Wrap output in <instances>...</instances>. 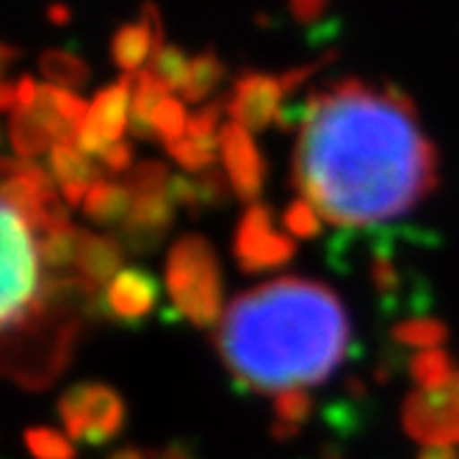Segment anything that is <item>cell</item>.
<instances>
[{
  "mask_svg": "<svg viewBox=\"0 0 459 459\" xmlns=\"http://www.w3.org/2000/svg\"><path fill=\"white\" fill-rule=\"evenodd\" d=\"M293 186L324 221L363 230L412 211L437 186V152L396 86L341 81L305 100Z\"/></svg>",
  "mask_w": 459,
  "mask_h": 459,
  "instance_id": "cell-1",
  "label": "cell"
},
{
  "mask_svg": "<svg viewBox=\"0 0 459 459\" xmlns=\"http://www.w3.org/2000/svg\"><path fill=\"white\" fill-rule=\"evenodd\" d=\"M351 343L349 313L318 280L277 277L227 305L216 349L247 393L305 390L330 379Z\"/></svg>",
  "mask_w": 459,
  "mask_h": 459,
  "instance_id": "cell-2",
  "label": "cell"
},
{
  "mask_svg": "<svg viewBox=\"0 0 459 459\" xmlns=\"http://www.w3.org/2000/svg\"><path fill=\"white\" fill-rule=\"evenodd\" d=\"M435 236H426L423 230H393V227H363V230H346L326 244L330 264L338 272H349L359 266L374 290L379 313L385 318L399 316L404 310H418L429 305V285L420 272L404 269L399 264V255L415 249L420 244H435Z\"/></svg>",
  "mask_w": 459,
  "mask_h": 459,
  "instance_id": "cell-3",
  "label": "cell"
},
{
  "mask_svg": "<svg viewBox=\"0 0 459 459\" xmlns=\"http://www.w3.org/2000/svg\"><path fill=\"white\" fill-rule=\"evenodd\" d=\"M0 236H4V288H0V326L4 338H12L34 316L42 297L39 247L25 216L4 203L0 211Z\"/></svg>",
  "mask_w": 459,
  "mask_h": 459,
  "instance_id": "cell-4",
  "label": "cell"
},
{
  "mask_svg": "<svg viewBox=\"0 0 459 459\" xmlns=\"http://www.w3.org/2000/svg\"><path fill=\"white\" fill-rule=\"evenodd\" d=\"M167 290L178 313L200 330L221 321V269L208 238L183 236L167 257Z\"/></svg>",
  "mask_w": 459,
  "mask_h": 459,
  "instance_id": "cell-5",
  "label": "cell"
},
{
  "mask_svg": "<svg viewBox=\"0 0 459 459\" xmlns=\"http://www.w3.org/2000/svg\"><path fill=\"white\" fill-rule=\"evenodd\" d=\"M58 418L70 440L106 446L125 426V402L103 382H81L58 399Z\"/></svg>",
  "mask_w": 459,
  "mask_h": 459,
  "instance_id": "cell-6",
  "label": "cell"
},
{
  "mask_svg": "<svg viewBox=\"0 0 459 459\" xmlns=\"http://www.w3.org/2000/svg\"><path fill=\"white\" fill-rule=\"evenodd\" d=\"M293 255H297V244L274 227L272 211L264 203L249 205L233 236V257L238 269L244 274L274 272L282 269Z\"/></svg>",
  "mask_w": 459,
  "mask_h": 459,
  "instance_id": "cell-7",
  "label": "cell"
},
{
  "mask_svg": "<svg viewBox=\"0 0 459 459\" xmlns=\"http://www.w3.org/2000/svg\"><path fill=\"white\" fill-rule=\"evenodd\" d=\"M402 423L423 446H459V371L437 393L412 390L402 407Z\"/></svg>",
  "mask_w": 459,
  "mask_h": 459,
  "instance_id": "cell-8",
  "label": "cell"
},
{
  "mask_svg": "<svg viewBox=\"0 0 459 459\" xmlns=\"http://www.w3.org/2000/svg\"><path fill=\"white\" fill-rule=\"evenodd\" d=\"M134 78L136 75H122L117 83L94 94L89 114H86V119L78 130V139H75V144L86 155H100L114 142H122V130L127 127V117H130Z\"/></svg>",
  "mask_w": 459,
  "mask_h": 459,
  "instance_id": "cell-9",
  "label": "cell"
},
{
  "mask_svg": "<svg viewBox=\"0 0 459 459\" xmlns=\"http://www.w3.org/2000/svg\"><path fill=\"white\" fill-rule=\"evenodd\" d=\"M288 94L282 75H266V73H244L233 91H230L227 100V114L230 122L241 125L244 130H266L277 114H280V103Z\"/></svg>",
  "mask_w": 459,
  "mask_h": 459,
  "instance_id": "cell-10",
  "label": "cell"
},
{
  "mask_svg": "<svg viewBox=\"0 0 459 459\" xmlns=\"http://www.w3.org/2000/svg\"><path fill=\"white\" fill-rule=\"evenodd\" d=\"M219 152H221L224 172L230 178V186H233L236 196L241 203L257 205V196L264 191L266 169H264V160H260L255 142L249 139V130H244L236 122L221 125Z\"/></svg>",
  "mask_w": 459,
  "mask_h": 459,
  "instance_id": "cell-11",
  "label": "cell"
},
{
  "mask_svg": "<svg viewBox=\"0 0 459 459\" xmlns=\"http://www.w3.org/2000/svg\"><path fill=\"white\" fill-rule=\"evenodd\" d=\"M175 221V205L167 194H150L134 200V211H130L127 221L119 227L117 241L125 247V252L147 255L160 247L167 238L169 227Z\"/></svg>",
  "mask_w": 459,
  "mask_h": 459,
  "instance_id": "cell-12",
  "label": "cell"
},
{
  "mask_svg": "<svg viewBox=\"0 0 459 459\" xmlns=\"http://www.w3.org/2000/svg\"><path fill=\"white\" fill-rule=\"evenodd\" d=\"M163 48L160 14L155 4H144L136 22H125L111 39V58L125 75L142 73V64L150 61Z\"/></svg>",
  "mask_w": 459,
  "mask_h": 459,
  "instance_id": "cell-13",
  "label": "cell"
},
{
  "mask_svg": "<svg viewBox=\"0 0 459 459\" xmlns=\"http://www.w3.org/2000/svg\"><path fill=\"white\" fill-rule=\"evenodd\" d=\"M158 307V280L144 269H122L106 288V313L119 324H139Z\"/></svg>",
  "mask_w": 459,
  "mask_h": 459,
  "instance_id": "cell-14",
  "label": "cell"
},
{
  "mask_svg": "<svg viewBox=\"0 0 459 459\" xmlns=\"http://www.w3.org/2000/svg\"><path fill=\"white\" fill-rule=\"evenodd\" d=\"M28 111L45 125L53 144H61V142L78 139V130L89 114V103H83L78 94H73L67 89H58V86L48 83V86H39L37 103Z\"/></svg>",
  "mask_w": 459,
  "mask_h": 459,
  "instance_id": "cell-15",
  "label": "cell"
},
{
  "mask_svg": "<svg viewBox=\"0 0 459 459\" xmlns=\"http://www.w3.org/2000/svg\"><path fill=\"white\" fill-rule=\"evenodd\" d=\"M50 175L58 180L61 196L70 208H83V200L89 188L100 180V172L91 163V155H86L75 142H61L48 155Z\"/></svg>",
  "mask_w": 459,
  "mask_h": 459,
  "instance_id": "cell-16",
  "label": "cell"
},
{
  "mask_svg": "<svg viewBox=\"0 0 459 459\" xmlns=\"http://www.w3.org/2000/svg\"><path fill=\"white\" fill-rule=\"evenodd\" d=\"M125 264V247L111 236H97V233H81V247L75 257V272L78 277L91 285L94 290L108 288L114 277L122 272Z\"/></svg>",
  "mask_w": 459,
  "mask_h": 459,
  "instance_id": "cell-17",
  "label": "cell"
},
{
  "mask_svg": "<svg viewBox=\"0 0 459 459\" xmlns=\"http://www.w3.org/2000/svg\"><path fill=\"white\" fill-rule=\"evenodd\" d=\"M134 211V194L125 188V183H114L100 178L86 194L83 213L100 227H122Z\"/></svg>",
  "mask_w": 459,
  "mask_h": 459,
  "instance_id": "cell-18",
  "label": "cell"
},
{
  "mask_svg": "<svg viewBox=\"0 0 459 459\" xmlns=\"http://www.w3.org/2000/svg\"><path fill=\"white\" fill-rule=\"evenodd\" d=\"M169 97V89L163 86L150 67L136 73L134 78V97H130V117H127V130L134 134L136 139L150 142L152 134V117L158 111V106Z\"/></svg>",
  "mask_w": 459,
  "mask_h": 459,
  "instance_id": "cell-19",
  "label": "cell"
},
{
  "mask_svg": "<svg viewBox=\"0 0 459 459\" xmlns=\"http://www.w3.org/2000/svg\"><path fill=\"white\" fill-rule=\"evenodd\" d=\"M313 415V399L307 390H285L274 396V420H272V437L285 443L302 432L305 420Z\"/></svg>",
  "mask_w": 459,
  "mask_h": 459,
  "instance_id": "cell-20",
  "label": "cell"
},
{
  "mask_svg": "<svg viewBox=\"0 0 459 459\" xmlns=\"http://www.w3.org/2000/svg\"><path fill=\"white\" fill-rule=\"evenodd\" d=\"M9 136H12V147H14L17 158H22V160H37L45 152L50 155V150L56 147L45 125L28 108L14 111L9 117Z\"/></svg>",
  "mask_w": 459,
  "mask_h": 459,
  "instance_id": "cell-21",
  "label": "cell"
},
{
  "mask_svg": "<svg viewBox=\"0 0 459 459\" xmlns=\"http://www.w3.org/2000/svg\"><path fill=\"white\" fill-rule=\"evenodd\" d=\"M81 233L83 230H78L75 224H67V227H58V230H53V233L37 238L39 260L53 277H64V272H67L70 266H75Z\"/></svg>",
  "mask_w": 459,
  "mask_h": 459,
  "instance_id": "cell-22",
  "label": "cell"
},
{
  "mask_svg": "<svg viewBox=\"0 0 459 459\" xmlns=\"http://www.w3.org/2000/svg\"><path fill=\"white\" fill-rule=\"evenodd\" d=\"M390 341L399 349H437L440 343L448 341V326L432 316H415V318H402L390 326Z\"/></svg>",
  "mask_w": 459,
  "mask_h": 459,
  "instance_id": "cell-23",
  "label": "cell"
},
{
  "mask_svg": "<svg viewBox=\"0 0 459 459\" xmlns=\"http://www.w3.org/2000/svg\"><path fill=\"white\" fill-rule=\"evenodd\" d=\"M407 371H410L412 382L418 385V390H426V393L443 390L456 377V368L451 363V357L443 349L418 351L415 357H410Z\"/></svg>",
  "mask_w": 459,
  "mask_h": 459,
  "instance_id": "cell-24",
  "label": "cell"
},
{
  "mask_svg": "<svg viewBox=\"0 0 459 459\" xmlns=\"http://www.w3.org/2000/svg\"><path fill=\"white\" fill-rule=\"evenodd\" d=\"M39 73L58 89H81L89 83V64L67 50H45L39 56Z\"/></svg>",
  "mask_w": 459,
  "mask_h": 459,
  "instance_id": "cell-25",
  "label": "cell"
},
{
  "mask_svg": "<svg viewBox=\"0 0 459 459\" xmlns=\"http://www.w3.org/2000/svg\"><path fill=\"white\" fill-rule=\"evenodd\" d=\"M221 81H224V64L216 58L213 50H205L191 58L188 81L180 94L186 103H205Z\"/></svg>",
  "mask_w": 459,
  "mask_h": 459,
  "instance_id": "cell-26",
  "label": "cell"
},
{
  "mask_svg": "<svg viewBox=\"0 0 459 459\" xmlns=\"http://www.w3.org/2000/svg\"><path fill=\"white\" fill-rule=\"evenodd\" d=\"M188 70H191V58L175 45H163L150 58V73L169 91H183V86L188 81Z\"/></svg>",
  "mask_w": 459,
  "mask_h": 459,
  "instance_id": "cell-27",
  "label": "cell"
},
{
  "mask_svg": "<svg viewBox=\"0 0 459 459\" xmlns=\"http://www.w3.org/2000/svg\"><path fill=\"white\" fill-rule=\"evenodd\" d=\"M25 448L34 459H75V443L50 426H30L22 435Z\"/></svg>",
  "mask_w": 459,
  "mask_h": 459,
  "instance_id": "cell-28",
  "label": "cell"
},
{
  "mask_svg": "<svg viewBox=\"0 0 459 459\" xmlns=\"http://www.w3.org/2000/svg\"><path fill=\"white\" fill-rule=\"evenodd\" d=\"M169 180H172V175L167 169V163L142 160L125 175L122 183L130 194H134V200H139V196H150V194H167Z\"/></svg>",
  "mask_w": 459,
  "mask_h": 459,
  "instance_id": "cell-29",
  "label": "cell"
},
{
  "mask_svg": "<svg viewBox=\"0 0 459 459\" xmlns=\"http://www.w3.org/2000/svg\"><path fill=\"white\" fill-rule=\"evenodd\" d=\"M186 127H188V119H186L183 103L178 100V97H167V100L158 106L155 117H152L155 139H160L163 144L169 147V144H175V142H180L186 136Z\"/></svg>",
  "mask_w": 459,
  "mask_h": 459,
  "instance_id": "cell-30",
  "label": "cell"
},
{
  "mask_svg": "<svg viewBox=\"0 0 459 459\" xmlns=\"http://www.w3.org/2000/svg\"><path fill=\"white\" fill-rule=\"evenodd\" d=\"M282 221H285L288 233L293 238H316V236H321V216L307 200H302V196L285 208Z\"/></svg>",
  "mask_w": 459,
  "mask_h": 459,
  "instance_id": "cell-31",
  "label": "cell"
},
{
  "mask_svg": "<svg viewBox=\"0 0 459 459\" xmlns=\"http://www.w3.org/2000/svg\"><path fill=\"white\" fill-rule=\"evenodd\" d=\"M196 180H200V194H203V208H227L230 205V196H233V186H230V178L221 175L216 167L196 175Z\"/></svg>",
  "mask_w": 459,
  "mask_h": 459,
  "instance_id": "cell-32",
  "label": "cell"
},
{
  "mask_svg": "<svg viewBox=\"0 0 459 459\" xmlns=\"http://www.w3.org/2000/svg\"><path fill=\"white\" fill-rule=\"evenodd\" d=\"M167 196L172 200V205H180L186 208L188 213H200L205 211L203 208V194H200V180H196V175H172L169 186H167Z\"/></svg>",
  "mask_w": 459,
  "mask_h": 459,
  "instance_id": "cell-33",
  "label": "cell"
},
{
  "mask_svg": "<svg viewBox=\"0 0 459 459\" xmlns=\"http://www.w3.org/2000/svg\"><path fill=\"white\" fill-rule=\"evenodd\" d=\"M341 28H343V20L341 17H326L316 25L307 28V34H305V42L310 48H326V45H333V39L341 34Z\"/></svg>",
  "mask_w": 459,
  "mask_h": 459,
  "instance_id": "cell-34",
  "label": "cell"
},
{
  "mask_svg": "<svg viewBox=\"0 0 459 459\" xmlns=\"http://www.w3.org/2000/svg\"><path fill=\"white\" fill-rule=\"evenodd\" d=\"M97 158H100L103 169H108V172H130V169H134V167H130V160H134V150H130L127 142H114Z\"/></svg>",
  "mask_w": 459,
  "mask_h": 459,
  "instance_id": "cell-35",
  "label": "cell"
},
{
  "mask_svg": "<svg viewBox=\"0 0 459 459\" xmlns=\"http://www.w3.org/2000/svg\"><path fill=\"white\" fill-rule=\"evenodd\" d=\"M326 4H330V0H288V9H290L293 20L310 28V25H316L318 17L324 14Z\"/></svg>",
  "mask_w": 459,
  "mask_h": 459,
  "instance_id": "cell-36",
  "label": "cell"
},
{
  "mask_svg": "<svg viewBox=\"0 0 459 459\" xmlns=\"http://www.w3.org/2000/svg\"><path fill=\"white\" fill-rule=\"evenodd\" d=\"M150 459H196V456H194V451L186 443H169L167 448H160L158 454L152 451Z\"/></svg>",
  "mask_w": 459,
  "mask_h": 459,
  "instance_id": "cell-37",
  "label": "cell"
},
{
  "mask_svg": "<svg viewBox=\"0 0 459 459\" xmlns=\"http://www.w3.org/2000/svg\"><path fill=\"white\" fill-rule=\"evenodd\" d=\"M418 459H459V448L456 446H426Z\"/></svg>",
  "mask_w": 459,
  "mask_h": 459,
  "instance_id": "cell-38",
  "label": "cell"
},
{
  "mask_svg": "<svg viewBox=\"0 0 459 459\" xmlns=\"http://www.w3.org/2000/svg\"><path fill=\"white\" fill-rule=\"evenodd\" d=\"M48 17H50V20H53L56 25H64V22L70 20V9L64 6V4H53V6L48 9Z\"/></svg>",
  "mask_w": 459,
  "mask_h": 459,
  "instance_id": "cell-39",
  "label": "cell"
},
{
  "mask_svg": "<svg viewBox=\"0 0 459 459\" xmlns=\"http://www.w3.org/2000/svg\"><path fill=\"white\" fill-rule=\"evenodd\" d=\"M108 459H147V454H144V451H139V448H134V446H125V448L114 451Z\"/></svg>",
  "mask_w": 459,
  "mask_h": 459,
  "instance_id": "cell-40",
  "label": "cell"
}]
</instances>
